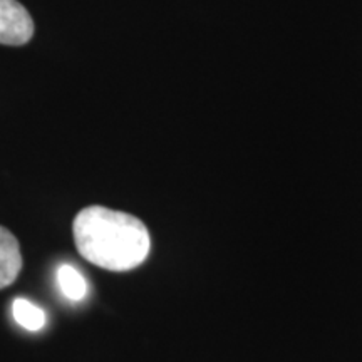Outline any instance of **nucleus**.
<instances>
[{"label": "nucleus", "instance_id": "2", "mask_svg": "<svg viewBox=\"0 0 362 362\" xmlns=\"http://www.w3.org/2000/svg\"><path fill=\"white\" fill-rule=\"evenodd\" d=\"M34 35V21L17 0H0V44L22 45Z\"/></svg>", "mask_w": 362, "mask_h": 362}, {"label": "nucleus", "instance_id": "4", "mask_svg": "<svg viewBox=\"0 0 362 362\" xmlns=\"http://www.w3.org/2000/svg\"><path fill=\"white\" fill-rule=\"evenodd\" d=\"M12 314L13 319L19 322L22 327L30 330V332H37L44 327L45 324V314L42 309L34 305L33 302L27 298H16L12 304Z\"/></svg>", "mask_w": 362, "mask_h": 362}, {"label": "nucleus", "instance_id": "1", "mask_svg": "<svg viewBox=\"0 0 362 362\" xmlns=\"http://www.w3.org/2000/svg\"><path fill=\"white\" fill-rule=\"evenodd\" d=\"M76 248L93 265L128 272L148 259L151 238L136 216L106 206H88L72 223Z\"/></svg>", "mask_w": 362, "mask_h": 362}, {"label": "nucleus", "instance_id": "5", "mask_svg": "<svg viewBox=\"0 0 362 362\" xmlns=\"http://www.w3.org/2000/svg\"><path fill=\"white\" fill-rule=\"evenodd\" d=\"M57 284L62 293L71 300H81L88 292V284L83 274L71 265H61L57 270Z\"/></svg>", "mask_w": 362, "mask_h": 362}, {"label": "nucleus", "instance_id": "3", "mask_svg": "<svg viewBox=\"0 0 362 362\" xmlns=\"http://www.w3.org/2000/svg\"><path fill=\"white\" fill-rule=\"evenodd\" d=\"M22 269L21 245L7 228L0 226V288L16 282Z\"/></svg>", "mask_w": 362, "mask_h": 362}]
</instances>
